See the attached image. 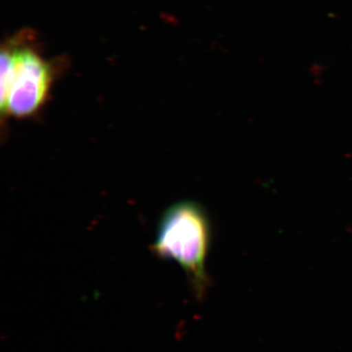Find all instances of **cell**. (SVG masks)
<instances>
[{"mask_svg": "<svg viewBox=\"0 0 352 352\" xmlns=\"http://www.w3.org/2000/svg\"><path fill=\"white\" fill-rule=\"evenodd\" d=\"M212 242V228L200 204L182 201L170 206L159 222L152 245L157 258L179 264L197 298L207 293L210 279L206 267Z\"/></svg>", "mask_w": 352, "mask_h": 352, "instance_id": "cell-1", "label": "cell"}, {"mask_svg": "<svg viewBox=\"0 0 352 352\" xmlns=\"http://www.w3.org/2000/svg\"><path fill=\"white\" fill-rule=\"evenodd\" d=\"M50 64L30 47L4 46L1 51V113L17 119L39 112L52 83Z\"/></svg>", "mask_w": 352, "mask_h": 352, "instance_id": "cell-2", "label": "cell"}]
</instances>
